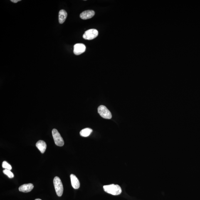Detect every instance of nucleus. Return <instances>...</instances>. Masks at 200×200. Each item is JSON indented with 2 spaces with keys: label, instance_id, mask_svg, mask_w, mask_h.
Here are the masks:
<instances>
[{
  "label": "nucleus",
  "instance_id": "nucleus-1",
  "mask_svg": "<svg viewBox=\"0 0 200 200\" xmlns=\"http://www.w3.org/2000/svg\"><path fill=\"white\" fill-rule=\"evenodd\" d=\"M103 188L105 192L113 195H118L122 192L121 188L117 185L111 184L105 185L103 186Z\"/></svg>",
  "mask_w": 200,
  "mask_h": 200
},
{
  "label": "nucleus",
  "instance_id": "nucleus-2",
  "mask_svg": "<svg viewBox=\"0 0 200 200\" xmlns=\"http://www.w3.org/2000/svg\"><path fill=\"white\" fill-rule=\"evenodd\" d=\"M53 182L57 195L59 197L61 196L63 194V188L61 180L56 176L54 178Z\"/></svg>",
  "mask_w": 200,
  "mask_h": 200
},
{
  "label": "nucleus",
  "instance_id": "nucleus-3",
  "mask_svg": "<svg viewBox=\"0 0 200 200\" xmlns=\"http://www.w3.org/2000/svg\"><path fill=\"white\" fill-rule=\"evenodd\" d=\"M52 134L55 144L59 147L63 146L64 144V142L58 131L56 129H53L52 131Z\"/></svg>",
  "mask_w": 200,
  "mask_h": 200
},
{
  "label": "nucleus",
  "instance_id": "nucleus-4",
  "mask_svg": "<svg viewBox=\"0 0 200 200\" xmlns=\"http://www.w3.org/2000/svg\"><path fill=\"white\" fill-rule=\"evenodd\" d=\"M98 112L101 117L103 118L110 119L112 118L111 113L105 106H100L98 108Z\"/></svg>",
  "mask_w": 200,
  "mask_h": 200
},
{
  "label": "nucleus",
  "instance_id": "nucleus-5",
  "mask_svg": "<svg viewBox=\"0 0 200 200\" xmlns=\"http://www.w3.org/2000/svg\"><path fill=\"white\" fill-rule=\"evenodd\" d=\"M98 35V32L96 29L87 30L83 35V37L85 39L91 40L97 38Z\"/></svg>",
  "mask_w": 200,
  "mask_h": 200
},
{
  "label": "nucleus",
  "instance_id": "nucleus-6",
  "mask_svg": "<svg viewBox=\"0 0 200 200\" xmlns=\"http://www.w3.org/2000/svg\"><path fill=\"white\" fill-rule=\"evenodd\" d=\"M86 46L83 43H77L74 46L73 53L75 55H79L84 53Z\"/></svg>",
  "mask_w": 200,
  "mask_h": 200
},
{
  "label": "nucleus",
  "instance_id": "nucleus-7",
  "mask_svg": "<svg viewBox=\"0 0 200 200\" xmlns=\"http://www.w3.org/2000/svg\"><path fill=\"white\" fill-rule=\"evenodd\" d=\"M95 15V12L93 10H87L82 12L80 17L82 19L87 20L93 17Z\"/></svg>",
  "mask_w": 200,
  "mask_h": 200
},
{
  "label": "nucleus",
  "instance_id": "nucleus-8",
  "mask_svg": "<svg viewBox=\"0 0 200 200\" xmlns=\"http://www.w3.org/2000/svg\"><path fill=\"white\" fill-rule=\"evenodd\" d=\"M33 188H34V186L32 184H25L20 186L19 190L22 192L27 193L31 192L33 189Z\"/></svg>",
  "mask_w": 200,
  "mask_h": 200
},
{
  "label": "nucleus",
  "instance_id": "nucleus-9",
  "mask_svg": "<svg viewBox=\"0 0 200 200\" xmlns=\"http://www.w3.org/2000/svg\"><path fill=\"white\" fill-rule=\"evenodd\" d=\"M70 178L72 187L75 189H79L80 187V182L78 178L73 174H71Z\"/></svg>",
  "mask_w": 200,
  "mask_h": 200
},
{
  "label": "nucleus",
  "instance_id": "nucleus-10",
  "mask_svg": "<svg viewBox=\"0 0 200 200\" xmlns=\"http://www.w3.org/2000/svg\"><path fill=\"white\" fill-rule=\"evenodd\" d=\"M36 147L40 151L41 153L43 154L46 149V144L44 141L40 140L36 143Z\"/></svg>",
  "mask_w": 200,
  "mask_h": 200
},
{
  "label": "nucleus",
  "instance_id": "nucleus-11",
  "mask_svg": "<svg viewBox=\"0 0 200 200\" xmlns=\"http://www.w3.org/2000/svg\"><path fill=\"white\" fill-rule=\"evenodd\" d=\"M67 13L64 10H61L59 13V21L60 24L65 22L67 17Z\"/></svg>",
  "mask_w": 200,
  "mask_h": 200
},
{
  "label": "nucleus",
  "instance_id": "nucleus-12",
  "mask_svg": "<svg viewBox=\"0 0 200 200\" xmlns=\"http://www.w3.org/2000/svg\"><path fill=\"white\" fill-rule=\"evenodd\" d=\"M92 130L90 128H86L82 129L80 132V136L83 137H88L92 133Z\"/></svg>",
  "mask_w": 200,
  "mask_h": 200
},
{
  "label": "nucleus",
  "instance_id": "nucleus-13",
  "mask_svg": "<svg viewBox=\"0 0 200 200\" xmlns=\"http://www.w3.org/2000/svg\"><path fill=\"white\" fill-rule=\"evenodd\" d=\"M3 173L10 178H12L14 177V174L10 170L5 169L3 171Z\"/></svg>",
  "mask_w": 200,
  "mask_h": 200
},
{
  "label": "nucleus",
  "instance_id": "nucleus-14",
  "mask_svg": "<svg viewBox=\"0 0 200 200\" xmlns=\"http://www.w3.org/2000/svg\"><path fill=\"white\" fill-rule=\"evenodd\" d=\"M2 166L3 168L6 169H8L11 170L12 169V167L11 166L5 161H3V162Z\"/></svg>",
  "mask_w": 200,
  "mask_h": 200
},
{
  "label": "nucleus",
  "instance_id": "nucleus-15",
  "mask_svg": "<svg viewBox=\"0 0 200 200\" xmlns=\"http://www.w3.org/2000/svg\"><path fill=\"white\" fill-rule=\"evenodd\" d=\"M12 2L14 3H16L18 2L21 1V0H11V1Z\"/></svg>",
  "mask_w": 200,
  "mask_h": 200
},
{
  "label": "nucleus",
  "instance_id": "nucleus-16",
  "mask_svg": "<svg viewBox=\"0 0 200 200\" xmlns=\"http://www.w3.org/2000/svg\"><path fill=\"white\" fill-rule=\"evenodd\" d=\"M35 200H42L41 199H35Z\"/></svg>",
  "mask_w": 200,
  "mask_h": 200
}]
</instances>
